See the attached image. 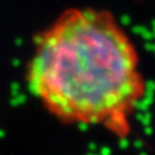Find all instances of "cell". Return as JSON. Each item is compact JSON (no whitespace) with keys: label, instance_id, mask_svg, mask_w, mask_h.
Returning <instances> with one entry per match:
<instances>
[{"label":"cell","instance_id":"obj_1","mask_svg":"<svg viewBox=\"0 0 155 155\" xmlns=\"http://www.w3.org/2000/svg\"><path fill=\"white\" fill-rule=\"evenodd\" d=\"M25 79L30 94L62 124L132 133L146 96L137 45L107 9L71 7L34 39Z\"/></svg>","mask_w":155,"mask_h":155}]
</instances>
